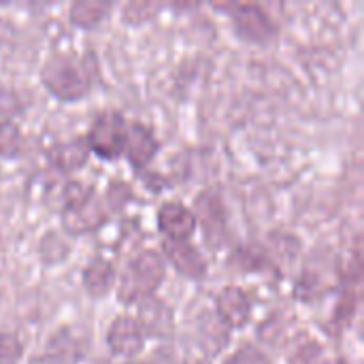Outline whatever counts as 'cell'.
I'll list each match as a JSON object with an SVG mask.
<instances>
[{
	"label": "cell",
	"mask_w": 364,
	"mask_h": 364,
	"mask_svg": "<svg viewBox=\"0 0 364 364\" xmlns=\"http://www.w3.org/2000/svg\"><path fill=\"white\" fill-rule=\"evenodd\" d=\"M130 198V186L115 181L105 194H98L94 186L73 181L64 190L62 226L70 237H81L105 226L115 211H119Z\"/></svg>",
	"instance_id": "1"
},
{
	"label": "cell",
	"mask_w": 364,
	"mask_h": 364,
	"mask_svg": "<svg viewBox=\"0 0 364 364\" xmlns=\"http://www.w3.org/2000/svg\"><path fill=\"white\" fill-rule=\"evenodd\" d=\"M98 62L92 49L77 51H55L41 66V83L60 102L83 100L96 85Z\"/></svg>",
	"instance_id": "2"
},
{
	"label": "cell",
	"mask_w": 364,
	"mask_h": 364,
	"mask_svg": "<svg viewBox=\"0 0 364 364\" xmlns=\"http://www.w3.org/2000/svg\"><path fill=\"white\" fill-rule=\"evenodd\" d=\"M166 277V264L160 252L143 250L130 258L124 273L117 277V299L124 305H139L156 290Z\"/></svg>",
	"instance_id": "3"
},
{
	"label": "cell",
	"mask_w": 364,
	"mask_h": 364,
	"mask_svg": "<svg viewBox=\"0 0 364 364\" xmlns=\"http://www.w3.org/2000/svg\"><path fill=\"white\" fill-rule=\"evenodd\" d=\"M218 11L228 13L232 30L239 38L254 45H271L279 38V26L275 19L256 2H230L215 4Z\"/></svg>",
	"instance_id": "4"
},
{
	"label": "cell",
	"mask_w": 364,
	"mask_h": 364,
	"mask_svg": "<svg viewBox=\"0 0 364 364\" xmlns=\"http://www.w3.org/2000/svg\"><path fill=\"white\" fill-rule=\"evenodd\" d=\"M126 132H128V117H124L117 111H105L92 119L83 139L90 147V154H96L98 158L113 162L124 158Z\"/></svg>",
	"instance_id": "5"
},
{
	"label": "cell",
	"mask_w": 364,
	"mask_h": 364,
	"mask_svg": "<svg viewBox=\"0 0 364 364\" xmlns=\"http://www.w3.org/2000/svg\"><path fill=\"white\" fill-rule=\"evenodd\" d=\"M192 213L196 218V226H200L205 232L207 245L213 250H220L228 237V218H226L222 194L215 188L203 190L194 200Z\"/></svg>",
	"instance_id": "6"
},
{
	"label": "cell",
	"mask_w": 364,
	"mask_h": 364,
	"mask_svg": "<svg viewBox=\"0 0 364 364\" xmlns=\"http://www.w3.org/2000/svg\"><path fill=\"white\" fill-rule=\"evenodd\" d=\"M147 343V335L134 316H117L107 331V348L113 356L132 360Z\"/></svg>",
	"instance_id": "7"
},
{
	"label": "cell",
	"mask_w": 364,
	"mask_h": 364,
	"mask_svg": "<svg viewBox=\"0 0 364 364\" xmlns=\"http://www.w3.org/2000/svg\"><path fill=\"white\" fill-rule=\"evenodd\" d=\"M252 299L239 286H226L215 296V318L226 331H241L252 320Z\"/></svg>",
	"instance_id": "8"
},
{
	"label": "cell",
	"mask_w": 364,
	"mask_h": 364,
	"mask_svg": "<svg viewBox=\"0 0 364 364\" xmlns=\"http://www.w3.org/2000/svg\"><path fill=\"white\" fill-rule=\"evenodd\" d=\"M158 230L164 241H190L196 232V218L188 205L181 200H166L156 213Z\"/></svg>",
	"instance_id": "9"
},
{
	"label": "cell",
	"mask_w": 364,
	"mask_h": 364,
	"mask_svg": "<svg viewBox=\"0 0 364 364\" xmlns=\"http://www.w3.org/2000/svg\"><path fill=\"white\" fill-rule=\"evenodd\" d=\"M162 258L168 260L179 275L192 282H203L207 277V260L200 250L190 241H164Z\"/></svg>",
	"instance_id": "10"
},
{
	"label": "cell",
	"mask_w": 364,
	"mask_h": 364,
	"mask_svg": "<svg viewBox=\"0 0 364 364\" xmlns=\"http://www.w3.org/2000/svg\"><path fill=\"white\" fill-rule=\"evenodd\" d=\"M160 141L151 132L149 126L136 119H128V132H126V145H124V158L136 168H145L158 154Z\"/></svg>",
	"instance_id": "11"
},
{
	"label": "cell",
	"mask_w": 364,
	"mask_h": 364,
	"mask_svg": "<svg viewBox=\"0 0 364 364\" xmlns=\"http://www.w3.org/2000/svg\"><path fill=\"white\" fill-rule=\"evenodd\" d=\"M87 158H90V147L83 136L60 141L47 149L49 164L64 175H70V173L79 171L81 166H85Z\"/></svg>",
	"instance_id": "12"
},
{
	"label": "cell",
	"mask_w": 364,
	"mask_h": 364,
	"mask_svg": "<svg viewBox=\"0 0 364 364\" xmlns=\"http://www.w3.org/2000/svg\"><path fill=\"white\" fill-rule=\"evenodd\" d=\"M81 284L85 288V292L92 296V299H102L107 296L115 284H117V271H115V264L102 256H96L92 258L83 271H81Z\"/></svg>",
	"instance_id": "13"
},
{
	"label": "cell",
	"mask_w": 364,
	"mask_h": 364,
	"mask_svg": "<svg viewBox=\"0 0 364 364\" xmlns=\"http://www.w3.org/2000/svg\"><path fill=\"white\" fill-rule=\"evenodd\" d=\"M136 320L141 322L145 335H156V337H166L173 333L175 318L173 309L158 296H149L143 303H139V316Z\"/></svg>",
	"instance_id": "14"
},
{
	"label": "cell",
	"mask_w": 364,
	"mask_h": 364,
	"mask_svg": "<svg viewBox=\"0 0 364 364\" xmlns=\"http://www.w3.org/2000/svg\"><path fill=\"white\" fill-rule=\"evenodd\" d=\"M113 9L115 4L107 0H77L68 6V19L73 26L90 30L102 23Z\"/></svg>",
	"instance_id": "15"
},
{
	"label": "cell",
	"mask_w": 364,
	"mask_h": 364,
	"mask_svg": "<svg viewBox=\"0 0 364 364\" xmlns=\"http://www.w3.org/2000/svg\"><path fill=\"white\" fill-rule=\"evenodd\" d=\"M23 151V134L11 117L0 119V158H19Z\"/></svg>",
	"instance_id": "16"
},
{
	"label": "cell",
	"mask_w": 364,
	"mask_h": 364,
	"mask_svg": "<svg viewBox=\"0 0 364 364\" xmlns=\"http://www.w3.org/2000/svg\"><path fill=\"white\" fill-rule=\"evenodd\" d=\"M162 11V4L158 2H126L122 4V21L128 26H141L149 19H154Z\"/></svg>",
	"instance_id": "17"
},
{
	"label": "cell",
	"mask_w": 364,
	"mask_h": 364,
	"mask_svg": "<svg viewBox=\"0 0 364 364\" xmlns=\"http://www.w3.org/2000/svg\"><path fill=\"white\" fill-rule=\"evenodd\" d=\"M38 254H41V260L45 264H55V262H60V260H64L68 256V243L64 239H60L55 232H47L41 239Z\"/></svg>",
	"instance_id": "18"
},
{
	"label": "cell",
	"mask_w": 364,
	"mask_h": 364,
	"mask_svg": "<svg viewBox=\"0 0 364 364\" xmlns=\"http://www.w3.org/2000/svg\"><path fill=\"white\" fill-rule=\"evenodd\" d=\"M23 341L15 333L0 331V364H17L23 356Z\"/></svg>",
	"instance_id": "19"
},
{
	"label": "cell",
	"mask_w": 364,
	"mask_h": 364,
	"mask_svg": "<svg viewBox=\"0 0 364 364\" xmlns=\"http://www.w3.org/2000/svg\"><path fill=\"white\" fill-rule=\"evenodd\" d=\"M224 364H271V360L262 350L247 343V346H241L235 354H230V358Z\"/></svg>",
	"instance_id": "20"
},
{
	"label": "cell",
	"mask_w": 364,
	"mask_h": 364,
	"mask_svg": "<svg viewBox=\"0 0 364 364\" xmlns=\"http://www.w3.org/2000/svg\"><path fill=\"white\" fill-rule=\"evenodd\" d=\"M19 109H21V105H19L17 94L13 90H0V115L2 117H11Z\"/></svg>",
	"instance_id": "21"
},
{
	"label": "cell",
	"mask_w": 364,
	"mask_h": 364,
	"mask_svg": "<svg viewBox=\"0 0 364 364\" xmlns=\"http://www.w3.org/2000/svg\"><path fill=\"white\" fill-rule=\"evenodd\" d=\"M194 364H211L209 360H198V363H194Z\"/></svg>",
	"instance_id": "22"
},
{
	"label": "cell",
	"mask_w": 364,
	"mask_h": 364,
	"mask_svg": "<svg viewBox=\"0 0 364 364\" xmlns=\"http://www.w3.org/2000/svg\"><path fill=\"white\" fill-rule=\"evenodd\" d=\"M130 364H143V363H130Z\"/></svg>",
	"instance_id": "23"
}]
</instances>
